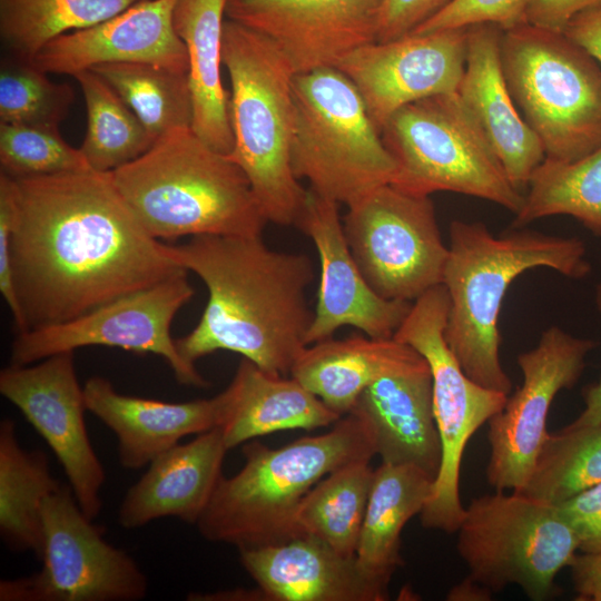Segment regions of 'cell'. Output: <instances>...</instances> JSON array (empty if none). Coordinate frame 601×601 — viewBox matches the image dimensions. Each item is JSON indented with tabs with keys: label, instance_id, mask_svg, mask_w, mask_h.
<instances>
[{
	"label": "cell",
	"instance_id": "cell-1",
	"mask_svg": "<svg viewBox=\"0 0 601 601\" xmlns=\"http://www.w3.org/2000/svg\"><path fill=\"white\" fill-rule=\"evenodd\" d=\"M14 179L17 221L10 243L0 245V293L17 334L187 272L137 221L110 173Z\"/></svg>",
	"mask_w": 601,
	"mask_h": 601
},
{
	"label": "cell",
	"instance_id": "cell-2",
	"mask_svg": "<svg viewBox=\"0 0 601 601\" xmlns=\"http://www.w3.org/2000/svg\"><path fill=\"white\" fill-rule=\"evenodd\" d=\"M166 249L208 293L197 325L176 338L184 362L195 367L206 355L229 351L270 373L290 374L314 314L306 296L312 259L275 250L262 235L195 236Z\"/></svg>",
	"mask_w": 601,
	"mask_h": 601
},
{
	"label": "cell",
	"instance_id": "cell-3",
	"mask_svg": "<svg viewBox=\"0 0 601 601\" xmlns=\"http://www.w3.org/2000/svg\"><path fill=\"white\" fill-rule=\"evenodd\" d=\"M442 285L449 296L444 338L464 373L477 384L510 394L500 361L499 318L510 285L524 272L546 267L580 279L591 273L578 237L514 228L494 236L481 221L453 220Z\"/></svg>",
	"mask_w": 601,
	"mask_h": 601
},
{
	"label": "cell",
	"instance_id": "cell-4",
	"mask_svg": "<svg viewBox=\"0 0 601 601\" xmlns=\"http://www.w3.org/2000/svg\"><path fill=\"white\" fill-rule=\"evenodd\" d=\"M110 175L137 221L157 240L255 236L268 223L243 169L191 128L167 132Z\"/></svg>",
	"mask_w": 601,
	"mask_h": 601
},
{
	"label": "cell",
	"instance_id": "cell-5",
	"mask_svg": "<svg viewBox=\"0 0 601 601\" xmlns=\"http://www.w3.org/2000/svg\"><path fill=\"white\" fill-rule=\"evenodd\" d=\"M245 463L223 476L196 525L201 536L239 550L298 536L296 514L308 492L334 470L376 455L368 423L348 413L326 433L278 449L243 445Z\"/></svg>",
	"mask_w": 601,
	"mask_h": 601
},
{
	"label": "cell",
	"instance_id": "cell-6",
	"mask_svg": "<svg viewBox=\"0 0 601 601\" xmlns=\"http://www.w3.org/2000/svg\"><path fill=\"white\" fill-rule=\"evenodd\" d=\"M223 65L231 86L228 158L247 176L268 223L296 225L307 195L290 166L296 73L272 40L229 19L223 28Z\"/></svg>",
	"mask_w": 601,
	"mask_h": 601
},
{
	"label": "cell",
	"instance_id": "cell-7",
	"mask_svg": "<svg viewBox=\"0 0 601 601\" xmlns=\"http://www.w3.org/2000/svg\"><path fill=\"white\" fill-rule=\"evenodd\" d=\"M510 93L545 158L574 161L601 147V66L563 31L526 22L503 30Z\"/></svg>",
	"mask_w": 601,
	"mask_h": 601
},
{
	"label": "cell",
	"instance_id": "cell-8",
	"mask_svg": "<svg viewBox=\"0 0 601 601\" xmlns=\"http://www.w3.org/2000/svg\"><path fill=\"white\" fill-rule=\"evenodd\" d=\"M290 166L298 180L346 207L391 184L396 164L355 85L336 67L296 73Z\"/></svg>",
	"mask_w": 601,
	"mask_h": 601
},
{
	"label": "cell",
	"instance_id": "cell-9",
	"mask_svg": "<svg viewBox=\"0 0 601 601\" xmlns=\"http://www.w3.org/2000/svg\"><path fill=\"white\" fill-rule=\"evenodd\" d=\"M381 136L396 164L392 185L408 194L451 191L497 204L514 215L524 194L510 181L457 92L398 109Z\"/></svg>",
	"mask_w": 601,
	"mask_h": 601
},
{
	"label": "cell",
	"instance_id": "cell-10",
	"mask_svg": "<svg viewBox=\"0 0 601 601\" xmlns=\"http://www.w3.org/2000/svg\"><path fill=\"white\" fill-rule=\"evenodd\" d=\"M457 531L469 578L491 592L516 584L533 601L553 594L555 577L579 550L556 505L516 491L473 499Z\"/></svg>",
	"mask_w": 601,
	"mask_h": 601
},
{
	"label": "cell",
	"instance_id": "cell-11",
	"mask_svg": "<svg viewBox=\"0 0 601 601\" xmlns=\"http://www.w3.org/2000/svg\"><path fill=\"white\" fill-rule=\"evenodd\" d=\"M449 296L441 284L424 293L394 334L427 362L432 375L433 410L442 459L431 495L420 513L424 528L453 533L465 508L460 499L463 453L473 434L504 406L508 394L471 380L450 349L444 328Z\"/></svg>",
	"mask_w": 601,
	"mask_h": 601
},
{
	"label": "cell",
	"instance_id": "cell-12",
	"mask_svg": "<svg viewBox=\"0 0 601 601\" xmlns=\"http://www.w3.org/2000/svg\"><path fill=\"white\" fill-rule=\"evenodd\" d=\"M343 230L359 270L380 296L414 302L442 284L449 246L430 196L380 186L347 206Z\"/></svg>",
	"mask_w": 601,
	"mask_h": 601
},
{
	"label": "cell",
	"instance_id": "cell-13",
	"mask_svg": "<svg viewBox=\"0 0 601 601\" xmlns=\"http://www.w3.org/2000/svg\"><path fill=\"white\" fill-rule=\"evenodd\" d=\"M41 520L43 566L30 577L2 580L1 601H139L147 595L146 574L105 540L69 484L45 497Z\"/></svg>",
	"mask_w": 601,
	"mask_h": 601
},
{
	"label": "cell",
	"instance_id": "cell-14",
	"mask_svg": "<svg viewBox=\"0 0 601 601\" xmlns=\"http://www.w3.org/2000/svg\"><path fill=\"white\" fill-rule=\"evenodd\" d=\"M195 294L188 272L106 303L75 319L18 333L10 364L29 365L49 356L88 346L117 347L164 358L184 385H209L180 357L170 326Z\"/></svg>",
	"mask_w": 601,
	"mask_h": 601
},
{
	"label": "cell",
	"instance_id": "cell-15",
	"mask_svg": "<svg viewBox=\"0 0 601 601\" xmlns=\"http://www.w3.org/2000/svg\"><path fill=\"white\" fill-rule=\"evenodd\" d=\"M595 346L592 339L550 326L534 348L518 356L522 384L487 421L491 451L486 479L493 487L523 490L550 435L546 418L555 395L578 382Z\"/></svg>",
	"mask_w": 601,
	"mask_h": 601
},
{
	"label": "cell",
	"instance_id": "cell-16",
	"mask_svg": "<svg viewBox=\"0 0 601 601\" xmlns=\"http://www.w3.org/2000/svg\"><path fill=\"white\" fill-rule=\"evenodd\" d=\"M0 393L45 439L61 464L82 512L91 520L102 508L105 469L88 436L83 387L73 352L0 372Z\"/></svg>",
	"mask_w": 601,
	"mask_h": 601
},
{
	"label": "cell",
	"instance_id": "cell-17",
	"mask_svg": "<svg viewBox=\"0 0 601 601\" xmlns=\"http://www.w3.org/2000/svg\"><path fill=\"white\" fill-rule=\"evenodd\" d=\"M467 56V28L410 33L359 47L336 66L357 88L381 132L404 106L455 93Z\"/></svg>",
	"mask_w": 601,
	"mask_h": 601
},
{
	"label": "cell",
	"instance_id": "cell-18",
	"mask_svg": "<svg viewBox=\"0 0 601 601\" xmlns=\"http://www.w3.org/2000/svg\"><path fill=\"white\" fill-rule=\"evenodd\" d=\"M338 204L307 189L297 226L314 244L319 286L306 334L311 345L349 326L374 338H392L413 302L380 296L359 270L345 238Z\"/></svg>",
	"mask_w": 601,
	"mask_h": 601
},
{
	"label": "cell",
	"instance_id": "cell-19",
	"mask_svg": "<svg viewBox=\"0 0 601 601\" xmlns=\"http://www.w3.org/2000/svg\"><path fill=\"white\" fill-rule=\"evenodd\" d=\"M383 0H227L226 16L272 40L295 73L336 67L376 41Z\"/></svg>",
	"mask_w": 601,
	"mask_h": 601
},
{
	"label": "cell",
	"instance_id": "cell-20",
	"mask_svg": "<svg viewBox=\"0 0 601 601\" xmlns=\"http://www.w3.org/2000/svg\"><path fill=\"white\" fill-rule=\"evenodd\" d=\"M177 0H138L118 14L49 41L33 58L47 73L73 76L104 63H152L188 72V55L173 23Z\"/></svg>",
	"mask_w": 601,
	"mask_h": 601
},
{
	"label": "cell",
	"instance_id": "cell-21",
	"mask_svg": "<svg viewBox=\"0 0 601 601\" xmlns=\"http://www.w3.org/2000/svg\"><path fill=\"white\" fill-rule=\"evenodd\" d=\"M502 33L503 29L493 23L467 27L466 63L457 95L512 185L524 194L545 154L506 86L500 51Z\"/></svg>",
	"mask_w": 601,
	"mask_h": 601
},
{
	"label": "cell",
	"instance_id": "cell-22",
	"mask_svg": "<svg viewBox=\"0 0 601 601\" xmlns=\"http://www.w3.org/2000/svg\"><path fill=\"white\" fill-rule=\"evenodd\" d=\"M240 562L269 601H384L388 590L370 580L355 556L312 535L239 550Z\"/></svg>",
	"mask_w": 601,
	"mask_h": 601
},
{
	"label": "cell",
	"instance_id": "cell-23",
	"mask_svg": "<svg viewBox=\"0 0 601 601\" xmlns=\"http://www.w3.org/2000/svg\"><path fill=\"white\" fill-rule=\"evenodd\" d=\"M87 411L97 416L117 437L122 467L137 470L179 444L187 435L219 427V395L211 398L173 403L124 395L101 376L83 386Z\"/></svg>",
	"mask_w": 601,
	"mask_h": 601
},
{
	"label": "cell",
	"instance_id": "cell-24",
	"mask_svg": "<svg viewBox=\"0 0 601 601\" xmlns=\"http://www.w3.org/2000/svg\"><path fill=\"white\" fill-rule=\"evenodd\" d=\"M228 447L219 427L165 451L127 491L118 512L125 529H138L161 518L196 524L221 480Z\"/></svg>",
	"mask_w": 601,
	"mask_h": 601
},
{
	"label": "cell",
	"instance_id": "cell-25",
	"mask_svg": "<svg viewBox=\"0 0 601 601\" xmlns=\"http://www.w3.org/2000/svg\"><path fill=\"white\" fill-rule=\"evenodd\" d=\"M349 413L371 426L382 463L415 465L435 479L442 447L428 364L378 378L362 392Z\"/></svg>",
	"mask_w": 601,
	"mask_h": 601
},
{
	"label": "cell",
	"instance_id": "cell-26",
	"mask_svg": "<svg viewBox=\"0 0 601 601\" xmlns=\"http://www.w3.org/2000/svg\"><path fill=\"white\" fill-rule=\"evenodd\" d=\"M218 395L219 428L228 450L277 431L327 427L342 417L293 376L270 373L244 357Z\"/></svg>",
	"mask_w": 601,
	"mask_h": 601
},
{
	"label": "cell",
	"instance_id": "cell-27",
	"mask_svg": "<svg viewBox=\"0 0 601 601\" xmlns=\"http://www.w3.org/2000/svg\"><path fill=\"white\" fill-rule=\"evenodd\" d=\"M426 366L420 353L394 337L374 338L363 334L307 345L294 363L290 376L344 416L362 392L378 378Z\"/></svg>",
	"mask_w": 601,
	"mask_h": 601
},
{
	"label": "cell",
	"instance_id": "cell-28",
	"mask_svg": "<svg viewBox=\"0 0 601 601\" xmlns=\"http://www.w3.org/2000/svg\"><path fill=\"white\" fill-rule=\"evenodd\" d=\"M227 0H177L174 28L188 55L191 130L210 148L229 155L234 135L229 95L221 81L223 28Z\"/></svg>",
	"mask_w": 601,
	"mask_h": 601
},
{
	"label": "cell",
	"instance_id": "cell-29",
	"mask_svg": "<svg viewBox=\"0 0 601 601\" xmlns=\"http://www.w3.org/2000/svg\"><path fill=\"white\" fill-rule=\"evenodd\" d=\"M433 482L415 465L382 463L374 470L355 558L363 573L386 590L403 564L402 531L422 512Z\"/></svg>",
	"mask_w": 601,
	"mask_h": 601
},
{
	"label": "cell",
	"instance_id": "cell-30",
	"mask_svg": "<svg viewBox=\"0 0 601 601\" xmlns=\"http://www.w3.org/2000/svg\"><path fill=\"white\" fill-rule=\"evenodd\" d=\"M60 483L42 451L23 449L11 418L0 423V535L13 552H33L41 559V505Z\"/></svg>",
	"mask_w": 601,
	"mask_h": 601
},
{
	"label": "cell",
	"instance_id": "cell-31",
	"mask_svg": "<svg viewBox=\"0 0 601 601\" xmlns=\"http://www.w3.org/2000/svg\"><path fill=\"white\" fill-rule=\"evenodd\" d=\"M371 460L343 465L323 477L296 514L298 535L315 536L346 556H355L374 470Z\"/></svg>",
	"mask_w": 601,
	"mask_h": 601
},
{
	"label": "cell",
	"instance_id": "cell-32",
	"mask_svg": "<svg viewBox=\"0 0 601 601\" xmlns=\"http://www.w3.org/2000/svg\"><path fill=\"white\" fill-rule=\"evenodd\" d=\"M566 215L601 236V147L574 161L549 158L532 174L512 227Z\"/></svg>",
	"mask_w": 601,
	"mask_h": 601
},
{
	"label": "cell",
	"instance_id": "cell-33",
	"mask_svg": "<svg viewBox=\"0 0 601 601\" xmlns=\"http://www.w3.org/2000/svg\"><path fill=\"white\" fill-rule=\"evenodd\" d=\"M72 77L87 110V130L79 149L92 170L111 173L154 145L142 122L104 78L91 69Z\"/></svg>",
	"mask_w": 601,
	"mask_h": 601
},
{
	"label": "cell",
	"instance_id": "cell-34",
	"mask_svg": "<svg viewBox=\"0 0 601 601\" xmlns=\"http://www.w3.org/2000/svg\"><path fill=\"white\" fill-rule=\"evenodd\" d=\"M91 70L104 78L142 122L154 141L190 128L193 99L188 72L152 63H104Z\"/></svg>",
	"mask_w": 601,
	"mask_h": 601
},
{
	"label": "cell",
	"instance_id": "cell-35",
	"mask_svg": "<svg viewBox=\"0 0 601 601\" xmlns=\"http://www.w3.org/2000/svg\"><path fill=\"white\" fill-rule=\"evenodd\" d=\"M138 0H0V37L11 56L32 61L52 39L97 24Z\"/></svg>",
	"mask_w": 601,
	"mask_h": 601
},
{
	"label": "cell",
	"instance_id": "cell-36",
	"mask_svg": "<svg viewBox=\"0 0 601 601\" xmlns=\"http://www.w3.org/2000/svg\"><path fill=\"white\" fill-rule=\"evenodd\" d=\"M601 482V424L550 434L521 493L559 505Z\"/></svg>",
	"mask_w": 601,
	"mask_h": 601
},
{
	"label": "cell",
	"instance_id": "cell-37",
	"mask_svg": "<svg viewBox=\"0 0 601 601\" xmlns=\"http://www.w3.org/2000/svg\"><path fill=\"white\" fill-rule=\"evenodd\" d=\"M73 89L55 82L33 61L8 57L0 68V122L59 129L73 102Z\"/></svg>",
	"mask_w": 601,
	"mask_h": 601
},
{
	"label": "cell",
	"instance_id": "cell-38",
	"mask_svg": "<svg viewBox=\"0 0 601 601\" xmlns=\"http://www.w3.org/2000/svg\"><path fill=\"white\" fill-rule=\"evenodd\" d=\"M0 166L12 178L92 170L59 129L6 122H0Z\"/></svg>",
	"mask_w": 601,
	"mask_h": 601
},
{
	"label": "cell",
	"instance_id": "cell-39",
	"mask_svg": "<svg viewBox=\"0 0 601 601\" xmlns=\"http://www.w3.org/2000/svg\"><path fill=\"white\" fill-rule=\"evenodd\" d=\"M529 0H452L445 8L422 23L412 33L493 23L503 30L525 22Z\"/></svg>",
	"mask_w": 601,
	"mask_h": 601
},
{
	"label": "cell",
	"instance_id": "cell-40",
	"mask_svg": "<svg viewBox=\"0 0 601 601\" xmlns=\"http://www.w3.org/2000/svg\"><path fill=\"white\" fill-rule=\"evenodd\" d=\"M452 0H383L376 41H390L412 33Z\"/></svg>",
	"mask_w": 601,
	"mask_h": 601
},
{
	"label": "cell",
	"instance_id": "cell-41",
	"mask_svg": "<svg viewBox=\"0 0 601 601\" xmlns=\"http://www.w3.org/2000/svg\"><path fill=\"white\" fill-rule=\"evenodd\" d=\"M574 531L581 552L601 551V482L556 505Z\"/></svg>",
	"mask_w": 601,
	"mask_h": 601
},
{
	"label": "cell",
	"instance_id": "cell-42",
	"mask_svg": "<svg viewBox=\"0 0 601 601\" xmlns=\"http://www.w3.org/2000/svg\"><path fill=\"white\" fill-rule=\"evenodd\" d=\"M598 7H601V0H529L525 22L563 31L574 17Z\"/></svg>",
	"mask_w": 601,
	"mask_h": 601
},
{
	"label": "cell",
	"instance_id": "cell-43",
	"mask_svg": "<svg viewBox=\"0 0 601 601\" xmlns=\"http://www.w3.org/2000/svg\"><path fill=\"white\" fill-rule=\"evenodd\" d=\"M569 568L578 600L601 601V551L575 554Z\"/></svg>",
	"mask_w": 601,
	"mask_h": 601
},
{
	"label": "cell",
	"instance_id": "cell-44",
	"mask_svg": "<svg viewBox=\"0 0 601 601\" xmlns=\"http://www.w3.org/2000/svg\"><path fill=\"white\" fill-rule=\"evenodd\" d=\"M563 33L584 49L601 66V7L574 17Z\"/></svg>",
	"mask_w": 601,
	"mask_h": 601
},
{
	"label": "cell",
	"instance_id": "cell-45",
	"mask_svg": "<svg viewBox=\"0 0 601 601\" xmlns=\"http://www.w3.org/2000/svg\"><path fill=\"white\" fill-rule=\"evenodd\" d=\"M595 304L601 314V282L595 287ZM601 424V377L598 383L589 386L584 391V408L581 414L568 426V428H579L597 426Z\"/></svg>",
	"mask_w": 601,
	"mask_h": 601
},
{
	"label": "cell",
	"instance_id": "cell-46",
	"mask_svg": "<svg viewBox=\"0 0 601 601\" xmlns=\"http://www.w3.org/2000/svg\"><path fill=\"white\" fill-rule=\"evenodd\" d=\"M491 591L471 578H466L449 593V600H487Z\"/></svg>",
	"mask_w": 601,
	"mask_h": 601
}]
</instances>
